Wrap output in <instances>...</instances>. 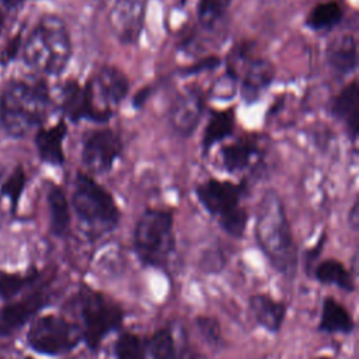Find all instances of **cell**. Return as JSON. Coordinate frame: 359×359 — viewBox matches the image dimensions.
I'll list each match as a JSON object with an SVG mask.
<instances>
[{
	"label": "cell",
	"instance_id": "6da1fadb",
	"mask_svg": "<svg viewBox=\"0 0 359 359\" xmlns=\"http://www.w3.org/2000/svg\"><path fill=\"white\" fill-rule=\"evenodd\" d=\"M254 234L272 269L287 279H294L299 252L282 199L272 189L264 192L257 206Z\"/></svg>",
	"mask_w": 359,
	"mask_h": 359
},
{
	"label": "cell",
	"instance_id": "7a4b0ae2",
	"mask_svg": "<svg viewBox=\"0 0 359 359\" xmlns=\"http://www.w3.org/2000/svg\"><path fill=\"white\" fill-rule=\"evenodd\" d=\"M22 57L39 73L60 74L72 57V41L65 21L55 14L42 15L22 45Z\"/></svg>",
	"mask_w": 359,
	"mask_h": 359
},
{
	"label": "cell",
	"instance_id": "3957f363",
	"mask_svg": "<svg viewBox=\"0 0 359 359\" xmlns=\"http://www.w3.org/2000/svg\"><path fill=\"white\" fill-rule=\"evenodd\" d=\"M49 105L48 88L43 83L11 81L0 97V118L4 129L13 137H21L39 125Z\"/></svg>",
	"mask_w": 359,
	"mask_h": 359
},
{
	"label": "cell",
	"instance_id": "277c9868",
	"mask_svg": "<svg viewBox=\"0 0 359 359\" xmlns=\"http://www.w3.org/2000/svg\"><path fill=\"white\" fill-rule=\"evenodd\" d=\"M174 215L167 209H146L133 229V251L143 266L165 271L175 251Z\"/></svg>",
	"mask_w": 359,
	"mask_h": 359
},
{
	"label": "cell",
	"instance_id": "5b68a950",
	"mask_svg": "<svg viewBox=\"0 0 359 359\" xmlns=\"http://www.w3.org/2000/svg\"><path fill=\"white\" fill-rule=\"evenodd\" d=\"M245 185L227 180L209 178L195 188V195L203 209L230 237L241 238L245 233L248 212L241 201Z\"/></svg>",
	"mask_w": 359,
	"mask_h": 359
},
{
	"label": "cell",
	"instance_id": "8992f818",
	"mask_svg": "<svg viewBox=\"0 0 359 359\" xmlns=\"http://www.w3.org/2000/svg\"><path fill=\"white\" fill-rule=\"evenodd\" d=\"M74 306L80 323L77 324L83 342L95 352L102 341L118 331L125 320V311L119 303L114 302L101 290L83 286L76 297Z\"/></svg>",
	"mask_w": 359,
	"mask_h": 359
},
{
	"label": "cell",
	"instance_id": "52a82bcc",
	"mask_svg": "<svg viewBox=\"0 0 359 359\" xmlns=\"http://www.w3.org/2000/svg\"><path fill=\"white\" fill-rule=\"evenodd\" d=\"M72 205L80 222L95 236L112 231L121 220L111 192L84 172H77L74 178Z\"/></svg>",
	"mask_w": 359,
	"mask_h": 359
},
{
	"label": "cell",
	"instance_id": "ba28073f",
	"mask_svg": "<svg viewBox=\"0 0 359 359\" xmlns=\"http://www.w3.org/2000/svg\"><path fill=\"white\" fill-rule=\"evenodd\" d=\"M27 339L34 351L49 356L66 355L83 342L79 325L57 314L36 318L29 327Z\"/></svg>",
	"mask_w": 359,
	"mask_h": 359
},
{
	"label": "cell",
	"instance_id": "9c48e42d",
	"mask_svg": "<svg viewBox=\"0 0 359 359\" xmlns=\"http://www.w3.org/2000/svg\"><path fill=\"white\" fill-rule=\"evenodd\" d=\"M86 88L100 122H107L112 116L114 108L128 95L130 83L121 69L105 65L88 79Z\"/></svg>",
	"mask_w": 359,
	"mask_h": 359
},
{
	"label": "cell",
	"instance_id": "30bf717a",
	"mask_svg": "<svg viewBox=\"0 0 359 359\" xmlns=\"http://www.w3.org/2000/svg\"><path fill=\"white\" fill-rule=\"evenodd\" d=\"M123 149L121 135L111 128L94 130L83 144L81 161L93 175L107 174Z\"/></svg>",
	"mask_w": 359,
	"mask_h": 359
},
{
	"label": "cell",
	"instance_id": "8fae6325",
	"mask_svg": "<svg viewBox=\"0 0 359 359\" xmlns=\"http://www.w3.org/2000/svg\"><path fill=\"white\" fill-rule=\"evenodd\" d=\"M147 0H115L108 21L121 43L135 45L143 31Z\"/></svg>",
	"mask_w": 359,
	"mask_h": 359
},
{
	"label": "cell",
	"instance_id": "7c38bea8",
	"mask_svg": "<svg viewBox=\"0 0 359 359\" xmlns=\"http://www.w3.org/2000/svg\"><path fill=\"white\" fill-rule=\"evenodd\" d=\"M205 105V95L198 87L180 93L168 109V123L181 137H189L198 128Z\"/></svg>",
	"mask_w": 359,
	"mask_h": 359
},
{
	"label": "cell",
	"instance_id": "4fadbf2b",
	"mask_svg": "<svg viewBox=\"0 0 359 359\" xmlns=\"http://www.w3.org/2000/svg\"><path fill=\"white\" fill-rule=\"evenodd\" d=\"M248 310L255 323L271 334L280 331L286 318L287 306L268 293H254L248 299Z\"/></svg>",
	"mask_w": 359,
	"mask_h": 359
},
{
	"label": "cell",
	"instance_id": "5bb4252c",
	"mask_svg": "<svg viewBox=\"0 0 359 359\" xmlns=\"http://www.w3.org/2000/svg\"><path fill=\"white\" fill-rule=\"evenodd\" d=\"M48 299L43 292H32L14 303L7 304L0 313V332L10 334L22 327L36 311H39Z\"/></svg>",
	"mask_w": 359,
	"mask_h": 359
},
{
	"label": "cell",
	"instance_id": "9a60e30c",
	"mask_svg": "<svg viewBox=\"0 0 359 359\" xmlns=\"http://www.w3.org/2000/svg\"><path fill=\"white\" fill-rule=\"evenodd\" d=\"M358 107H359V90L356 80H352L346 84L332 100L331 102V114L332 116L339 121L348 135L355 142L359 129V116H358Z\"/></svg>",
	"mask_w": 359,
	"mask_h": 359
},
{
	"label": "cell",
	"instance_id": "2e32d148",
	"mask_svg": "<svg viewBox=\"0 0 359 359\" xmlns=\"http://www.w3.org/2000/svg\"><path fill=\"white\" fill-rule=\"evenodd\" d=\"M275 77V67L266 59H255L248 63L241 80V95L248 104L255 102L271 86Z\"/></svg>",
	"mask_w": 359,
	"mask_h": 359
},
{
	"label": "cell",
	"instance_id": "e0dca14e",
	"mask_svg": "<svg viewBox=\"0 0 359 359\" xmlns=\"http://www.w3.org/2000/svg\"><path fill=\"white\" fill-rule=\"evenodd\" d=\"M317 330L330 335H349L355 330V320L349 310L335 297L325 296L321 303V313Z\"/></svg>",
	"mask_w": 359,
	"mask_h": 359
},
{
	"label": "cell",
	"instance_id": "ac0fdd59",
	"mask_svg": "<svg viewBox=\"0 0 359 359\" xmlns=\"http://www.w3.org/2000/svg\"><path fill=\"white\" fill-rule=\"evenodd\" d=\"M62 109L65 115L73 121L79 122L81 119H88L93 122H100L86 86H80L77 81H66L62 88Z\"/></svg>",
	"mask_w": 359,
	"mask_h": 359
},
{
	"label": "cell",
	"instance_id": "d6986e66",
	"mask_svg": "<svg viewBox=\"0 0 359 359\" xmlns=\"http://www.w3.org/2000/svg\"><path fill=\"white\" fill-rule=\"evenodd\" d=\"M261 153L258 140L250 136L238 137L236 142L220 147V158L227 172H240Z\"/></svg>",
	"mask_w": 359,
	"mask_h": 359
},
{
	"label": "cell",
	"instance_id": "ffe728a7",
	"mask_svg": "<svg viewBox=\"0 0 359 359\" xmlns=\"http://www.w3.org/2000/svg\"><path fill=\"white\" fill-rule=\"evenodd\" d=\"M327 62L334 73L346 76L358 66V45L352 35H341L330 42L325 53Z\"/></svg>",
	"mask_w": 359,
	"mask_h": 359
},
{
	"label": "cell",
	"instance_id": "44dd1931",
	"mask_svg": "<svg viewBox=\"0 0 359 359\" xmlns=\"http://www.w3.org/2000/svg\"><path fill=\"white\" fill-rule=\"evenodd\" d=\"M67 133V126L63 121L56 125L39 129L35 135V146L42 161L52 165H62L65 163L63 140Z\"/></svg>",
	"mask_w": 359,
	"mask_h": 359
},
{
	"label": "cell",
	"instance_id": "7402d4cb",
	"mask_svg": "<svg viewBox=\"0 0 359 359\" xmlns=\"http://www.w3.org/2000/svg\"><path fill=\"white\" fill-rule=\"evenodd\" d=\"M311 276L316 278V280L321 285L337 286L346 293H352L356 289L351 271L335 258H327L314 265Z\"/></svg>",
	"mask_w": 359,
	"mask_h": 359
},
{
	"label": "cell",
	"instance_id": "603a6c76",
	"mask_svg": "<svg viewBox=\"0 0 359 359\" xmlns=\"http://www.w3.org/2000/svg\"><path fill=\"white\" fill-rule=\"evenodd\" d=\"M234 126H236V114L233 108L212 112L202 135L201 144H202L203 153L208 154L216 143L231 136L234 132Z\"/></svg>",
	"mask_w": 359,
	"mask_h": 359
},
{
	"label": "cell",
	"instance_id": "cb8c5ba5",
	"mask_svg": "<svg viewBox=\"0 0 359 359\" xmlns=\"http://www.w3.org/2000/svg\"><path fill=\"white\" fill-rule=\"evenodd\" d=\"M142 359H181L177 339L170 327L158 328L150 337L143 338Z\"/></svg>",
	"mask_w": 359,
	"mask_h": 359
},
{
	"label": "cell",
	"instance_id": "d4e9b609",
	"mask_svg": "<svg viewBox=\"0 0 359 359\" xmlns=\"http://www.w3.org/2000/svg\"><path fill=\"white\" fill-rule=\"evenodd\" d=\"M46 201L50 217V231L57 237L66 236L70 229V206L65 191L59 185H50Z\"/></svg>",
	"mask_w": 359,
	"mask_h": 359
},
{
	"label": "cell",
	"instance_id": "484cf974",
	"mask_svg": "<svg viewBox=\"0 0 359 359\" xmlns=\"http://www.w3.org/2000/svg\"><path fill=\"white\" fill-rule=\"evenodd\" d=\"M344 17V10L337 0L323 1L314 6L306 17V25L316 32H325L335 28Z\"/></svg>",
	"mask_w": 359,
	"mask_h": 359
},
{
	"label": "cell",
	"instance_id": "4316f807",
	"mask_svg": "<svg viewBox=\"0 0 359 359\" xmlns=\"http://www.w3.org/2000/svg\"><path fill=\"white\" fill-rule=\"evenodd\" d=\"M143 338L135 332L125 331L119 334L114 344L115 359H142Z\"/></svg>",
	"mask_w": 359,
	"mask_h": 359
},
{
	"label": "cell",
	"instance_id": "83f0119b",
	"mask_svg": "<svg viewBox=\"0 0 359 359\" xmlns=\"http://www.w3.org/2000/svg\"><path fill=\"white\" fill-rule=\"evenodd\" d=\"M233 0H199L198 20L205 28H212L227 11Z\"/></svg>",
	"mask_w": 359,
	"mask_h": 359
},
{
	"label": "cell",
	"instance_id": "f1b7e54d",
	"mask_svg": "<svg viewBox=\"0 0 359 359\" xmlns=\"http://www.w3.org/2000/svg\"><path fill=\"white\" fill-rule=\"evenodd\" d=\"M25 185V172L21 165H17L1 185V194L8 199L14 210Z\"/></svg>",
	"mask_w": 359,
	"mask_h": 359
},
{
	"label": "cell",
	"instance_id": "f546056e",
	"mask_svg": "<svg viewBox=\"0 0 359 359\" xmlns=\"http://www.w3.org/2000/svg\"><path fill=\"white\" fill-rule=\"evenodd\" d=\"M35 279L34 275H18V273H7L0 271V296L4 299L13 297L20 293L24 287L31 285Z\"/></svg>",
	"mask_w": 359,
	"mask_h": 359
},
{
	"label": "cell",
	"instance_id": "4dcf8cb0",
	"mask_svg": "<svg viewBox=\"0 0 359 359\" xmlns=\"http://www.w3.org/2000/svg\"><path fill=\"white\" fill-rule=\"evenodd\" d=\"M236 81L237 74L231 70H226V73L213 84L212 97L217 100H230L236 94Z\"/></svg>",
	"mask_w": 359,
	"mask_h": 359
},
{
	"label": "cell",
	"instance_id": "1f68e13d",
	"mask_svg": "<svg viewBox=\"0 0 359 359\" xmlns=\"http://www.w3.org/2000/svg\"><path fill=\"white\" fill-rule=\"evenodd\" d=\"M196 327L201 331V334L212 345H216V344L220 342V339H222V337H220V327H219V323L213 317L199 316L196 318Z\"/></svg>",
	"mask_w": 359,
	"mask_h": 359
},
{
	"label": "cell",
	"instance_id": "d6a6232c",
	"mask_svg": "<svg viewBox=\"0 0 359 359\" xmlns=\"http://www.w3.org/2000/svg\"><path fill=\"white\" fill-rule=\"evenodd\" d=\"M222 60L220 57L217 56H208V57H203L202 60H199L198 63L195 65H191V66H187L184 69H181V74L182 76H191V74H199V73H203V72H210V70H215L220 66Z\"/></svg>",
	"mask_w": 359,
	"mask_h": 359
},
{
	"label": "cell",
	"instance_id": "836d02e7",
	"mask_svg": "<svg viewBox=\"0 0 359 359\" xmlns=\"http://www.w3.org/2000/svg\"><path fill=\"white\" fill-rule=\"evenodd\" d=\"M325 238H327V236L323 234V236L318 238V241L316 243V245H313L311 248H309V250H306V251L303 252V266H304V271L307 272V275H310V276H311V273H313L316 261L318 259L320 254L323 252Z\"/></svg>",
	"mask_w": 359,
	"mask_h": 359
},
{
	"label": "cell",
	"instance_id": "e575fe53",
	"mask_svg": "<svg viewBox=\"0 0 359 359\" xmlns=\"http://www.w3.org/2000/svg\"><path fill=\"white\" fill-rule=\"evenodd\" d=\"M348 222L353 230L358 229V202H355L351 208V212L348 213Z\"/></svg>",
	"mask_w": 359,
	"mask_h": 359
},
{
	"label": "cell",
	"instance_id": "d590c367",
	"mask_svg": "<svg viewBox=\"0 0 359 359\" xmlns=\"http://www.w3.org/2000/svg\"><path fill=\"white\" fill-rule=\"evenodd\" d=\"M149 94H150V90L149 88H143V90H140L136 95H135V100H133V105H136V108H139L140 105H143V102L146 101V98L149 97Z\"/></svg>",
	"mask_w": 359,
	"mask_h": 359
},
{
	"label": "cell",
	"instance_id": "8d00e7d4",
	"mask_svg": "<svg viewBox=\"0 0 359 359\" xmlns=\"http://www.w3.org/2000/svg\"><path fill=\"white\" fill-rule=\"evenodd\" d=\"M4 6H7V7H17L18 4H21V1L22 0H0Z\"/></svg>",
	"mask_w": 359,
	"mask_h": 359
},
{
	"label": "cell",
	"instance_id": "74e56055",
	"mask_svg": "<svg viewBox=\"0 0 359 359\" xmlns=\"http://www.w3.org/2000/svg\"><path fill=\"white\" fill-rule=\"evenodd\" d=\"M4 20H6V17H4V13H3V10L0 8V32H1V29H3V25H4Z\"/></svg>",
	"mask_w": 359,
	"mask_h": 359
},
{
	"label": "cell",
	"instance_id": "f35d334b",
	"mask_svg": "<svg viewBox=\"0 0 359 359\" xmlns=\"http://www.w3.org/2000/svg\"><path fill=\"white\" fill-rule=\"evenodd\" d=\"M313 359H331L330 356H318V358H313Z\"/></svg>",
	"mask_w": 359,
	"mask_h": 359
},
{
	"label": "cell",
	"instance_id": "ab89813d",
	"mask_svg": "<svg viewBox=\"0 0 359 359\" xmlns=\"http://www.w3.org/2000/svg\"><path fill=\"white\" fill-rule=\"evenodd\" d=\"M25 359H32V358H25Z\"/></svg>",
	"mask_w": 359,
	"mask_h": 359
}]
</instances>
